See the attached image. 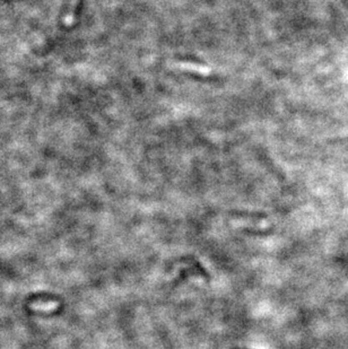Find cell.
Here are the masks:
<instances>
[{"label": "cell", "instance_id": "6da1fadb", "mask_svg": "<svg viewBox=\"0 0 348 349\" xmlns=\"http://www.w3.org/2000/svg\"><path fill=\"white\" fill-rule=\"evenodd\" d=\"M175 66L180 69L191 71V73H196L203 76H209L212 74V69L209 68L208 66L200 65V64H193V62H188V61H179L176 62Z\"/></svg>", "mask_w": 348, "mask_h": 349}, {"label": "cell", "instance_id": "7a4b0ae2", "mask_svg": "<svg viewBox=\"0 0 348 349\" xmlns=\"http://www.w3.org/2000/svg\"><path fill=\"white\" fill-rule=\"evenodd\" d=\"M30 308L34 311H43V312H51L59 308L58 302H35L30 305Z\"/></svg>", "mask_w": 348, "mask_h": 349}, {"label": "cell", "instance_id": "3957f363", "mask_svg": "<svg viewBox=\"0 0 348 349\" xmlns=\"http://www.w3.org/2000/svg\"><path fill=\"white\" fill-rule=\"evenodd\" d=\"M77 3H78V0H70L69 11L68 13H67V15L64 20L66 26H71L75 22V11H76V6H77Z\"/></svg>", "mask_w": 348, "mask_h": 349}]
</instances>
